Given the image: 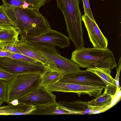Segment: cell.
Wrapping results in <instances>:
<instances>
[{"label": "cell", "mask_w": 121, "mask_h": 121, "mask_svg": "<svg viewBox=\"0 0 121 121\" xmlns=\"http://www.w3.org/2000/svg\"><path fill=\"white\" fill-rule=\"evenodd\" d=\"M16 75L0 69V79L7 82L10 81Z\"/></svg>", "instance_id": "d4e9b609"}, {"label": "cell", "mask_w": 121, "mask_h": 121, "mask_svg": "<svg viewBox=\"0 0 121 121\" xmlns=\"http://www.w3.org/2000/svg\"><path fill=\"white\" fill-rule=\"evenodd\" d=\"M15 45L21 53L41 62L45 67L55 66L49 59L42 54L31 45L18 40Z\"/></svg>", "instance_id": "4fadbf2b"}, {"label": "cell", "mask_w": 121, "mask_h": 121, "mask_svg": "<svg viewBox=\"0 0 121 121\" xmlns=\"http://www.w3.org/2000/svg\"><path fill=\"white\" fill-rule=\"evenodd\" d=\"M56 95L40 85L37 89L17 99L19 102L36 107L56 102Z\"/></svg>", "instance_id": "9c48e42d"}, {"label": "cell", "mask_w": 121, "mask_h": 121, "mask_svg": "<svg viewBox=\"0 0 121 121\" xmlns=\"http://www.w3.org/2000/svg\"><path fill=\"white\" fill-rule=\"evenodd\" d=\"M93 100L88 101L89 104L93 105L104 107L112 105V97L104 93L101 94Z\"/></svg>", "instance_id": "d6986e66"}, {"label": "cell", "mask_w": 121, "mask_h": 121, "mask_svg": "<svg viewBox=\"0 0 121 121\" xmlns=\"http://www.w3.org/2000/svg\"><path fill=\"white\" fill-rule=\"evenodd\" d=\"M45 67L39 61H25L0 57V69L16 75L38 71L43 73Z\"/></svg>", "instance_id": "52a82bcc"}, {"label": "cell", "mask_w": 121, "mask_h": 121, "mask_svg": "<svg viewBox=\"0 0 121 121\" xmlns=\"http://www.w3.org/2000/svg\"><path fill=\"white\" fill-rule=\"evenodd\" d=\"M3 8L21 37L37 35L51 29L48 21L39 9H22L19 7Z\"/></svg>", "instance_id": "6da1fadb"}, {"label": "cell", "mask_w": 121, "mask_h": 121, "mask_svg": "<svg viewBox=\"0 0 121 121\" xmlns=\"http://www.w3.org/2000/svg\"><path fill=\"white\" fill-rule=\"evenodd\" d=\"M31 45L51 60L55 66L64 71L65 75L75 73L82 71L77 64L71 59H68L61 55L55 46Z\"/></svg>", "instance_id": "8992f818"}, {"label": "cell", "mask_w": 121, "mask_h": 121, "mask_svg": "<svg viewBox=\"0 0 121 121\" xmlns=\"http://www.w3.org/2000/svg\"><path fill=\"white\" fill-rule=\"evenodd\" d=\"M86 70L95 73L103 81L105 85L104 93L111 96L116 94L119 89L114 79L111 75V70L105 68L95 67L87 68Z\"/></svg>", "instance_id": "5bb4252c"}, {"label": "cell", "mask_w": 121, "mask_h": 121, "mask_svg": "<svg viewBox=\"0 0 121 121\" xmlns=\"http://www.w3.org/2000/svg\"><path fill=\"white\" fill-rule=\"evenodd\" d=\"M59 82L89 86L105 87V83L98 76L93 73L86 70H82L75 73L65 75Z\"/></svg>", "instance_id": "30bf717a"}, {"label": "cell", "mask_w": 121, "mask_h": 121, "mask_svg": "<svg viewBox=\"0 0 121 121\" xmlns=\"http://www.w3.org/2000/svg\"></svg>", "instance_id": "f546056e"}, {"label": "cell", "mask_w": 121, "mask_h": 121, "mask_svg": "<svg viewBox=\"0 0 121 121\" xmlns=\"http://www.w3.org/2000/svg\"><path fill=\"white\" fill-rule=\"evenodd\" d=\"M42 73L38 71L17 74L7 82V103H9L38 88L41 85Z\"/></svg>", "instance_id": "277c9868"}, {"label": "cell", "mask_w": 121, "mask_h": 121, "mask_svg": "<svg viewBox=\"0 0 121 121\" xmlns=\"http://www.w3.org/2000/svg\"><path fill=\"white\" fill-rule=\"evenodd\" d=\"M36 107L19 102L17 105L11 104L0 107V115L30 114L36 109Z\"/></svg>", "instance_id": "2e32d148"}, {"label": "cell", "mask_w": 121, "mask_h": 121, "mask_svg": "<svg viewBox=\"0 0 121 121\" xmlns=\"http://www.w3.org/2000/svg\"><path fill=\"white\" fill-rule=\"evenodd\" d=\"M19 103L17 99H14L9 103V104H11L13 105H17Z\"/></svg>", "instance_id": "f1b7e54d"}, {"label": "cell", "mask_w": 121, "mask_h": 121, "mask_svg": "<svg viewBox=\"0 0 121 121\" xmlns=\"http://www.w3.org/2000/svg\"><path fill=\"white\" fill-rule=\"evenodd\" d=\"M19 33L13 26H0V43L15 44L19 40Z\"/></svg>", "instance_id": "ac0fdd59"}, {"label": "cell", "mask_w": 121, "mask_h": 121, "mask_svg": "<svg viewBox=\"0 0 121 121\" xmlns=\"http://www.w3.org/2000/svg\"><path fill=\"white\" fill-rule=\"evenodd\" d=\"M12 52L0 48V57H9L11 55Z\"/></svg>", "instance_id": "83f0119b"}, {"label": "cell", "mask_w": 121, "mask_h": 121, "mask_svg": "<svg viewBox=\"0 0 121 121\" xmlns=\"http://www.w3.org/2000/svg\"><path fill=\"white\" fill-rule=\"evenodd\" d=\"M82 20L86 29L89 40L93 48H107L108 39L103 34L95 20H91L84 14L82 16Z\"/></svg>", "instance_id": "8fae6325"}, {"label": "cell", "mask_w": 121, "mask_h": 121, "mask_svg": "<svg viewBox=\"0 0 121 121\" xmlns=\"http://www.w3.org/2000/svg\"><path fill=\"white\" fill-rule=\"evenodd\" d=\"M27 0H2L4 6L19 7H21Z\"/></svg>", "instance_id": "603a6c76"}, {"label": "cell", "mask_w": 121, "mask_h": 121, "mask_svg": "<svg viewBox=\"0 0 121 121\" xmlns=\"http://www.w3.org/2000/svg\"><path fill=\"white\" fill-rule=\"evenodd\" d=\"M117 73L116 76L114 79L115 81L117 89L121 88L119 83V77L121 69V57H120L119 62L117 65Z\"/></svg>", "instance_id": "4316f807"}, {"label": "cell", "mask_w": 121, "mask_h": 121, "mask_svg": "<svg viewBox=\"0 0 121 121\" xmlns=\"http://www.w3.org/2000/svg\"><path fill=\"white\" fill-rule=\"evenodd\" d=\"M84 14L87 15L91 20H95L90 6L89 0H82Z\"/></svg>", "instance_id": "484cf974"}, {"label": "cell", "mask_w": 121, "mask_h": 121, "mask_svg": "<svg viewBox=\"0 0 121 121\" xmlns=\"http://www.w3.org/2000/svg\"><path fill=\"white\" fill-rule=\"evenodd\" d=\"M71 60L83 68H105L111 70L117 65L113 53L108 48L83 47L73 52Z\"/></svg>", "instance_id": "7a4b0ae2"}, {"label": "cell", "mask_w": 121, "mask_h": 121, "mask_svg": "<svg viewBox=\"0 0 121 121\" xmlns=\"http://www.w3.org/2000/svg\"><path fill=\"white\" fill-rule=\"evenodd\" d=\"M57 8L61 10L65 21L68 38L74 47L84 45L82 26V16L79 0H56Z\"/></svg>", "instance_id": "3957f363"}, {"label": "cell", "mask_w": 121, "mask_h": 121, "mask_svg": "<svg viewBox=\"0 0 121 121\" xmlns=\"http://www.w3.org/2000/svg\"><path fill=\"white\" fill-rule=\"evenodd\" d=\"M65 75V72L54 66L45 67L41 76L40 85L44 87L59 81Z\"/></svg>", "instance_id": "9a60e30c"}, {"label": "cell", "mask_w": 121, "mask_h": 121, "mask_svg": "<svg viewBox=\"0 0 121 121\" xmlns=\"http://www.w3.org/2000/svg\"><path fill=\"white\" fill-rule=\"evenodd\" d=\"M0 48L12 52L21 54L14 43L0 42Z\"/></svg>", "instance_id": "7402d4cb"}, {"label": "cell", "mask_w": 121, "mask_h": 121, "mask_svg": "<svg viewBox=\"0 0 121 121\" xmlns=\"http://www.w3.org/2000/svg\"><path fill=\"white\" fill-rule=\"evenodd\" d=\"M8 84L7 82L0 79V99L7 103Z\"/></svg>", "instance_id": "44dd1931"}, {"label": "cell", "mask_w": 121, "mask_h": 121, "mask_svg": "<svg viewBox=\"0 0 121 121\" xmlns=\"http://www.w3.org/2000/svg\"><path fill=\"white\" fill-rule=\"evenodd\" d=\"M51 91H60L77 93L79 97L81 95L86 94L91 97H96L101 94L104 86H89L72 83L58 82L44 87Z\"/></svg>", "instance_id": "ba28073f"}, {"label": "cell", "mask_w": 121, "mask_h": 121, "mask_svg": "<svg viewBox=\"0 0 121 121\" xmlns=\"http://www.w3.org/2000/svg\"><path fill=\"white\" fill-rule=\"evenodd\" d=\"M21 40L31 45L57 46L62 48L70 44L68 37L52 29L37 35L24 36L21 37Z\"/></svg>", "instance_id": "5b68a950"}, {"label": "cell", "mask_w": 121, "mask_h": 121, "mask_svg": "<svg viewBox=\"0 0 121 121\" xmlns=\"http://www.w3.org/2000/svg\"><path fill=\"white\" fill-rule=\"evenodd\" d=\"M58 103L70 110L71 114H97L104 112L107 110V106L93 105L89 104L88 102L80 100L73 102L61 101Z\"/></svg>", "instance_id": "7c38bea8"}, {"label": "cell", "mask_w": 121, "mask_h": 121, "mask_svg": "<svg viewBox=\"0 0 121 121\" xmlns=\"http://www.w3.org/2000/svg\"><path fill=\"white\" fill-rule=\"evenodd\" d=\"M35 110L30 114L58 115L71 114L70 111L56 102L45 105L36 107Z\"/></svg>", "instance_id": "e0dca14e"}, {"label": "cell", "mask_w": 121, "mask_h": 121, "mask_svg": "<svg viewBox=\"0 0 121 121\" xmlns=\"http://www.w3.org/2000/svg\"><path fill=\"white\" fill-rule=\"evenodd\" d=\"M0 26H14L13 22L7 14L2 5L0 6Z\"/></svg>", "instance_id": "ffe728a7"}, {"label": "cell", "mask_w": 121, "mask_h": 121, "mask_svg": "<svg viewBox=\"0 0 121 121\" xmlns=\"http://www.w3.org/2000/svg\"><path fill=\"white\" fill-rule=\"evenodd\" d=\"M8 57L25 61H39L22 54L16 53L12 52L11 55Z\"/></svg>", "instance_id": "cb8c5ba5"}]
</instances>
